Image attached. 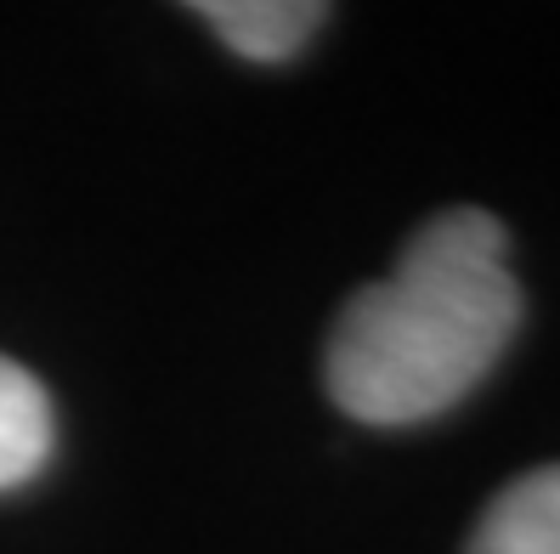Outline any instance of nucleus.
<instances>
[{
    "instance_id": "obj_1",
    "label": "nucleus",
    "mask_w": 560,
    "mask_h": 554,
    "mask_svg": "<svg viewBox=\"0 0 560 554\" xmlns=\"http://www.w3.org/2000/svg\"><path fill=\"white\" fill-rule=\"evenodd\" d=\"M521 322L504 226L476 204L408 238L390 278L357 288L323 356L328 397L362 425H419L465 402Z\"/></svg>"
},
{
    "instance_id": "obj_2",
    "label": "nucleus",
    "mask_w": 560,
    "mask_h": 554,
    "mask_svg": "<svg viewBox=\"0 0 560 554\" xmlns=\"http://www.w3.org/2000/svg\"><path fill=\"white\" fill-rule=\"evenodd\" d=\"M465 554H560V464L510 481L487 504Z\"/></svg>"
},
{
    "instance_id": "obj_3",
    "label": "nucleus",
    "mask_w": 560,
    "mask_h": 554,
    "mask_svg": "<svg viewBox=\"0 0 560 554\" xmlns=\"http://www.w3.org/2000/svg\"><path fill=\"white\" fill-rule=\"evenodd\" d=\"M192 17H205L249 62H283L317 35L328 7H312V0H199Z\"/></svg>"
},
{
    "instance_id": "obj_4",
    "label": "nucleus",
    "mask_w": 560,
    "mask_h": 554,
    "mask_svg": "<svg viewBox=\"0 0 560 554\" xmlns=\"http://www.w3.org/2000/svg\"><path fill=\"white\" fill-rule=\"evenodd\" d=\"M51 459V402L23 363L0 356V493Z\"/></svg>"
}]
</instances>
